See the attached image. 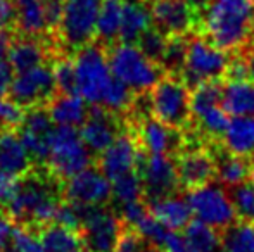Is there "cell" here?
<instances>
[{"instance_id": "cell-50", "label": "cell", "mask_w": 254, "mask_h": 252, "mask_svg": "<svg viewBox=\"0 0 254 252\" xmlns=\"http://www.w3.org/2000/svg\"><path fill=\"white\" fill-rule=\"evenodd\" d=\"M12 42H14L12 30H9V28H0V61H7V55H9Z\"/></svg>"}, {"instance_id": "cell-31", "label": "cell", "mask_w": 254, "mask_h": 252, "mask_svg": "<svg viewBox=\"0 0 254 252\" xmlns=\"http://www.w3.org/2000/svg\"><path fill=\"white\" fill-rule=\"evenodd\" d=\"M189 252H221V232L194 218L182 230Z\"/></svg>"}, {"instance_id": "cell-23", "label": "cell", "mask_w": 254, "mask_h": 252, "mask_svg": "<svg viewBox=\"0 0 254 252\" xmlns=\"http://www.w3.org/2000/svg\"><path fill=\"white\" fill-rule=\"evenodd\" d=\"M147 204L151 207L152 214L168 230H173V232H182L192 221V218H194L190 205L187 202V197L184 199L178 194L157 199V201L147 202Z\"/></svg>"}, {"instance_id": "cell-24", "label": "cell", "mask_w": 254, "mask_h": 252, "mask_svg": "<svg viewBox=\"0 0 254 252\" xmlns=\"http://www.w3.org/2000/svg\"><path fill=\"white\" fill-rule=\"evenodd\" d=\"M221 145L230 154L254 161V118L253 116H234L230 119L223 137Z\"/></svg>"}, {"instance_id": "cell-30", "label": "cell", "mask_w": 254, "mask_h": 252, "mask_svg": "<svg viewBox=\"0 0 254 252\" xmlns=\"http://www.w3.org/2000/svg\"><path fill=\"white\" fill-rule=\"evenodd\" d=\"M121 14H123V0H102L95 38L104 47H111L120 40Z\"/></svg>"}, {"instance_id": "cell-54", "label": "cell", "mask_w": 254, "mask_h": 252, "mask_svg": "<svg viewBox=\"0 0 254 252\" xmlns=\"http://www.w3.org/2000/svg\"><path fill=\"white\" fill-rule=\"evenodd\" d=\"M0 252H2V251H0Z\"/></svg>"}, {"instance_id": "cell-1", "label": "cell", "mask_w": 254, "mask_h": 252, "mask_svg": "<svg viewBox=\"0 0 254 252\" xmlns=\"http://www.w3.org/2000/svg\"><path fill=\"white\" fill-rule=\"evenodd\" d=\"M253 23L254 0H211L199 33L218 49L235 54L251 42Z\"/></svg>"}, {"instance_id": "cell-34", "label": "cell", "mask_w": 254, "mask_h": 252, "mask_svg": "<svg viewBox=\"0 0 254 252\" xmlns=\"http://www.w3.org/2000/svg\"><path fill=\"white\" fill-rule=\"evenodd\" d=\"M113 199L121 205L144 199V183L137 169L113 180Z\"/></svg>"}, {"instance_id": "cell-36", "label": "cell", "mask_w": 254, "mask_h": 252, "mask_svg": "<svg viewBox=\"0 0 254 252\" xmlns=\"http://www.w3.org/2000/svg\"><path fill=\"white\" fill-rule=\"evenodd\" d=\"M166 42H168V37L159 31L156 26H151L147 31L142 33V37L137 40V47L147 55L151 61H154L156 64L163 62V55H164V50H166Z\"/></svg>"}, {"instance_id": "cell-32", "label": "cell", "mask_w": 254, "mask_h": 252, "mask_svg": "<svg viewBox=\"0 0 254 252\" xmlns=\"http://www.w3.org/2000/svg\"><path fill=\"white\" fill-rule=\"evenodd\" d=\"M221 252H254V221L237 219L223 230Z\"/></svg>"}, {"instance_id": "cell-48", "label": "cell", "mask_w": 254, "mask_h": 252, "mask_svg": "<svg viewBox=\"0 0 254 252\" xmlns=\"http://www.w3.org/2000/svg\"><path fill=\"white\" fill-rule=\"evenodd\" d=\"M0 28H16V3L14 0H0Z\"/></svg>"}, {"instance_id": "cell-2", "label": "cell", "mask_w": 254, "mask_h": 252, "mask_svg": "<svg viewBox=\"0 0 254 252\" xmlns=\"http://www.w3.org/2000/svg\"><path fill=\"white\" fill-rule=\"evenodd\" d=\"M192 90L177 74L164 73L149 90L151 116L175 130L187 131L192 126Z\"/></svg>"}, {"instance_id": "cell-3", "label": "cell", "mask_w": 254, "mask_h": 252, "mask_svg": "<svg viewBox=\"0 0 254 252\" xmlns=\"http://www.w3.org/2000/svg\"><path fill=\"white\" fill-rule=\"evenodd\" d=\"M59 202L52 185H49L45 180L30 176L26 182H21L19 192L5 209L17 225L42 228L54 223Z\"/></svg>"}, {"instance_id": "cell-43", "label": "cell", "mask_w": 254, "mask_h": 252, "mask_svg": "<svg viewBox=\"0 0 254 252\" xmlns=\"http://www.w3.org/2000/svg\"><path fill=\"white\" fill-rule=\"evenodd\" d=\"M10 251L12 252H45L38 233L35 235V233L31 232V228H28V226H17L16 228L12 242H10Z\"/></svg>"}, {"instance_id": "cell-39", "label": "cell", "mask_w": 254, "mask_h": 252, "mask_svg": "<svg viewBox=\"0 0 254 252\" xmlns=\"http://www.w3.org/2000/svg\"><path fill=\"white\" fill-rule=\"evenodd\" d=\"M52 67H54V74H56L57 92H59V94L78 95V81H76L74 61L64 57V59H59Z\"/></svg>"}, {"instance_id": "cell-28", "label": "cell", "mask_w": 254, "mask_h": 252, "mask_svg": "<svg viewBox=\"0 0 254 252\" xmlns=\"http://www.w3.org/2000/svg\"><path fill=\"white\" fill-rule=\"evenodd\" d=\"M16 3V30L21 35L38 37L49 33L45 21L44 0H14Z\"/></svg>"}, {"instance_id": "cell-41", "label": "cell", "mask_w": 254, "mask_h": 252, "mask_svg": "<svg viewBox=\"0 0 254 252\" xmlns=\"http://www.w3.org/2000/svg\"><path fill=\"white\" fill-rule=\"evenodd\" d=\"M114 252H161V251H157L156 247L151 246L135 228L125 226L120 239H118L116 247H114Z\"/></svg>"}, {"instance_id": "cell-45", "label": "cell", "mask_w": 254, "mask_h": 252, "mask_svg": "<svg viewBox=\"0 0 254 252\" xmlns=\"http://www.w3.org/2000/svg\"><path fill=\"white\" fill-rule=\"evenodd\" d=\"M21 189V176L0 171V205L7 207Z\"/></svg>"}, {"instance_id": "cell-33", "label": "cell", "mask_w": 254, "mask_h": 252, "mask_svg": "<svg viewBox=\"0 0 254 252\" xmlns=\"http://www.w3.org/2000/svg\"><path fill=\"white\" fill-rule=\"evenodd\" d=\"M187 45H189V35H173V37H168L166 50H164L163 62H161V67L164 69V73L180 76L185 66V57H187Z\"/></svg>"}, {"instance_id": "cell-4", "label": "cell", "mask_w": 254, "mask_h": 252, "mask_svg": "<svg viewBox=\"0 0 254 252\" xmlns=\"http://www.w3.org/2000/svg\"><path fill=\"white\" fill-rule=\"evenodd\" d=\"M107 59L113 76L127 83L137 94L149 92L164 74L163 67L151 61L135 44L116 42L107 47Z\"/></svg>"}, {"instance_id": "cell-52", "label": "cell", "mask_w": 254, "mask_h": 252, "mask_svg": "<svg viewBox=\"0 0 254 252\" xmlns=\"http://www.w3.org/2000/svg\"><path fill=\"white\" fill-rule=\"evenodd\" d=\"M249 180L254 183V166H253V171H251V176H249Z\"/></svg>"}, {"instance_id": "cell-25", "label": "cell", "mask_w": 254, "mask_h": 252, "mask_svg": "<svg viewBox=\"0 0 254 252\" xmlns=\"http://www.w3.org/2000/svg\"><path fill=\"white\" fill-rule=\"evenodd\" d=\"M49 50L44 44H40L38 37H28V35H21V37L14 38L12 45H10L7 61L12 66L14 73H21V71L31 69L47 61Z\"/></svg>"}, {"instance_id": "cell-51", "label": "cell", "mask_w": 254, "mask_h": 252, "mask_svg": "<svg viewBox=\"0 0 254 252\" xmlns=\"http://www.w3.org/2000/svg\"><path fill=\"white\" fill-rule=\"evenodd\" d=\"M239 54L242 55L244 59L246 66H248V71H249V76L251 80H254V42H249L242 50H239Z\"/></svg>"}, {"instance_id": "cell-7", "label": "cell", "mask_w": 254, "mask_h": 252, "mask_svg": "<svg viewBox=\"0 0 254 252\" xmlns=\"http://www.w3.org/2000/svg\"><path fill=\"white\" fill-rule=\"evenodd\" d=\"M228 61H230L228 52L218 49L202 33H192L189 35L187 57L180 76L192 90L202 81L223 78Z\"/></svg>"}, {"instance_id": "cell-40", "label": "cell", "mask_w": 254, "mask_h": 252, "mask_svg": "<svg viewBox=\"0 0 254 252\" xmlns=\"http://www.w3.org/2000/svg\"><path fill=\"white\" fill-rule=\"evenodd\" d=\"M135 230H137V232L140 233V235L144 237L151 246L156 247L157 251H161L164 240H166L168 232H170V230H168L166 226H164L163 223H161L159 219L152 214V212H149V214L145 216V218L142 219L137 226H135Z\"/></svg>"}, {"instance_id": "cell-27", "label": "cell", "mask_w": 254, "mask_h": 252, "mask_svg": "<svg viewBox=\"0 0 254 252\" xmlns=\"http://www.w3.org/2000/svg\"><path fill=\"white\" fill-rule=\"evenodd\" d=\"M221 105L228 116L254 118V80L225 81Z\"/></svg>"}, {"instance_id": "cell-8", "label": "cell", "mask_w": 254, "mask_h": 252, "mask_svg": "<svg viewBox=\"0 0 254 252\" xmlns=\"http://www.w3.org/2000/svg\"><path fill=\"white\" fill-rule=\"evenodd\" d=\"M185 197H187L194 218L201 219L202 223L220 230V232L227 230L239 219L230 190L221 185L220 182L185 192Z\"/></svg>"}, {"instance_id": "cell-38", "label": "cell", "mask_w": 254, "mask_h": 252, "mask_svg": "<svg viewBox=\"0 0 254 252\" xmlns=\"http://www.w3.org/2000/svg\"><path fill=\"white\" fill-rule=\"evenodd\" d=\"M87 209L88 205H81L64 199L63 202H59V207H57L56 216H54V223L80 232L81 225H83L85 214H87Z\"/></svg>"}, {"instance_id": "cell-35", "label": "cell", "mask_w": 254, "mask_h": 252, "mask_svg": "<svg viewBox=\"0 0 254 252\" xmlns=\"http://www.w3.org/2000/svg\"><path fill=\"white\" fill-rule=\"evenodd\" d=\"M135 95H137V92H133L127 83H123V81L114 76L113 81L109 83V87H107L106 94H104L102 102L99 105H104L107 111L114 112V114L116 112H123L130 109Z\"/></svg>"}, {"instance_id": "cell-47", "label": "cell", "mask_w": 254, "mask_h": 252, "mask_svg": "<svg viewBox=\"0 0 254 252\" xmlns=\"http://www.w3.org/2000/svg\"><path fill=\"white\" fill-rule=\"evenodd\" d=\"M16 228H17V223L9 214L0 212V251H7L10 247Z\"/></svg>"}, {"instance_id": "cell-13", "label": "cell", "mask_w": 254, "mask_h": 252, "mask_svg": "<svg viewBox=\"0 0 254 252\" xmlns=\"http://www.w3.org/2000/svg\"><path fill=\"white\" fill-rule=\"evenodd\" d=\"M125 225L104 205H88L81 225V240L88 252H114Z\"/></svg>"}, {"instance_id": "cell-37", "label": "cell", "mask_w": 254, "mask_h": 252, "mask_svg": "<svg viewBox=\"0 0 254 252\" xmlns=\"http://www.w3.org/2000/svg\"><path fill=\"white\" fill-rule=\"evenodd\" d=\"M228 190H230L239 219L254 221V183L251 180H248V182L241 183L237 187H232Z\"/></svg>"}, {"instance_id": "cell-10", "label": "cell", "mask_w": 254, "mask_h": 252, "mask_svg": "<svg viewBox=\"0 0 254 252\" xmlns=\"http://www.w3.org/2000/svg\"><path fill=\"white\" fill-rule=\"evenodd\" d=\"M137 171L144 183V199L147 202L175 195L182 190L175 159L171 155L147 154L142 149L137 161Z\"/></svg>"}, {"instance_id": "cell-42", "label": "cell", "mask_w": 254, "mask_h": 252, "mask_svg": "<svg viewBox=\"0 0 254 252\" xmlns=\"http://www.w3.org/2000/svg\"><path fill=\"white\" fill-rule=\"evenodd\" d=\"M24 107L14 99L0 97V130H14L24 118Z\"/></svg>"}, {"instance_id": "cell-29", "label": "cell", "mask_w": 254, "mask_h": 252, "mask_svg": "<svg viewBox=\"0 0 254 252\" xmlns=\"http://www.w3.org/2000/svg\"><path fill=\"white\" fill-rule=\"evenodd\" d=\"M38 237L45 252H71L83 246L81 233L78 230H71L57 223H49L38 228Z\"/></svg>"}, {"instance_id": "cell-12", "label": "cell", "mask_w": 254, "mask_h": 252, "mask_svg": "<svg viewBox=\"0 0 254 252\" xmlns=\"http://www.w3.org/2000/svg\"><path fill=\"white\" fill-rule=\"evenodd\" d=\"M56 94L57 83L54 67L45 64L16 73L9 90L10 99L26 109L35 105H47L56 97Z\"/></svg>"}, {"instance_id": "cell-11", "label": "cell", "mask_w": 254, "mask_h": 252, "mask_svg": "<svg viewBox=\"0 0 254 252\" xmlns=\"http://www.w3.org/2000/svg\"><path fill=\"white\" fill-rule=\"evenodd\" d=\"M173 159L180 187L184 192L201 189V187L216 182V159H214L211 145L187 144Z\"/></svg>"}, {"instance_id": "cell-26", "label": "cell", "mask_w": 254, "mask_h": 252, "mask_svg": "<svg viewBox=\"0 0 254 252\" xmlns=\"http://www.w3.org/2000/svg\"><path fill=\"white\" fill-rule=\"evenodd\" d=\"M88 102L81 95L59 94L49 102L47 107L54 125L81 126L88 116Z\"/></svg>"}, {"instance_id": "cell-49", "label": "cell", "mask_w": 254, "mask_h": 252, "mask_svg": "<svg viewBox=\"0 0 254 252\" xmlns=\"http://www.w3.org/2000/svg\"><path fill=\"white\" fill-rule=\"evenodd\" d=\"M14 69L9 61H0V97H5L14 80Z\"/></svg>"}, {"instance_id": "cell-9", "label": "cell", "mask_w": 254, "mask_h": 252, "mask_svg": "<svg viewBox=\"0 0 254 252\" xmlns=\"http://www.w3.org/2000/svg\"><path fill=\"white\" fill-rule=\"evenodd\" d=\"M102 0H64V10L57 37L71 50L92 44L97 35V17Z\"/></svg>"}, {"instance_id": "cell-17", "label": "cell", "mask_w": 254, "mask_h": 252, "mask_svg": "<svg viewBox=\"0 0 254 252\" xmlns=\"http://www.w3.org/2000/svg\"><path fill=\"white\" fill-rule=\"evenodd\" d=\"M64 199L81 205H104L113 199V182L101 169L87 168L67 180Z\"/></svg>"}, {"instance_id": "cell-14", "label": "cell", "mask_w": 254, "mask_h": 252, "mask_svg": "<svg viewBox=\"0 0 254 252\" xmlns=\"http://www.w3.org/2000/svg\"><path fill=\"white\" fill-rule=\"evenodd\" d=\"M152 26L166 37L199 33L201 16L190 7L187 0H149Z\"/></svg>"}, {"instance_id": "cell-16", "label": "cell", "mask_w": 254, "mask_h": 252, "mask_svg": "<svg viewBox=\"0 0 254 252\" xmlns=\"http://www.w3.org/2000/svg\"><path fill=\"white\" fill-rule=\"evenodd\" d=\"M54 130L56 126L45 105H35L26 109L23 121L17 126V133L35 161L49 159Z\"/></svg>"}, {"instance_id": "cell-20", "label": "cell", "mask_w": 254, "mask_h": 252, "mask_svg": "<svg viewBox=\"0 0 254 252\" xmlns=\"http://www.w3.org/2000/svg\"><path fill=\"white\" fill-rule=\"evenodd\" d=\"M31 159L17 131L0 130V171L23 178L30 173Z\"/></svg>"}, {"instance_id": "cell-5", "label": "cell", "mask_w": 254, "mask_h": 252, "mask_svg": "<svg viewBox=\"0 0 254 252\" xmlns=\"http://www.w3.org/2000/svg\"><path fill=\"white\" fill-rule=\"evenodd\" d=\"M74 69H76L78 95H81L90 105L101 104L107 87L114 78L107 59V47H104L101 42H92L78 49L74 57Z\"/></svg>"}, {"instance_id": "cell-44", "label": "cell", "mask_w": 254, "mask_h": 252, "mask_svg": "<svg viewBox=\"0 0 254 252\" xmlns=\"http://www.w3.org/2000/svg\"><path fill=\"white\" fill-rule=\"evenodd\" d=\"M149 212H151V207H149L147 201L145 199H138V201L121 205V221H123L125 226L135 228Z\"/></svg>"}, {"instance_id": "cell-21", "label": "cell", "mask_w": 254, "mask_h": 252, "mask_svg": "<svg viewBox=\"0 0 254 252\" xmlns=\"http://www.w3.org/2000/svg\"><path fill=\"white\" fill-rule=\"evenodd\" d=\"M211 149H213L214 159H216V169H218L216 182H220L227 189H232V187H237L241 183L248 182L249 176H251L254 161L241 157V155L230 154L221 144L211 145Z\"/></svg>"}, {"instance_id": "cell-53", "label": "cell", "mask_w": 254, "mask_h": 252, "mask_svg": "<svg viewBox=\"0 0 254 252\" xmlns=\"http://www.w3.org/2000/svg\"><path fill=\"white\" fill-rule=\"evenodd\" d=\"M71 252H88L87 249H76V251H71Z\"/></svg>"}, {"instance_id": "cell-6", "label": "cell", "mask_w": 254, "mask_h": 252, "mask_svg": "<svg viewBox=\"0 0 254 252\" xmlns=\"http://www.w3.org/2000/svg\"><path fill=\"white\" fill-rule=\"evenodd\" d=\"M90 162L92 151L85 145L80 130H76V126L56 125L51 154L47 159L52 175L57 178L69 180L71 176L90 168Z\"/></svg>"}, {"instance_id": "cell-19", "label": "cell", "mask_w": 254, "mask_h": 252, "mask_svg": "<svg viewBox=\"0 0 254 252\" xmlns=\"http://www.w3.org/2000/svg\"><path fill=\"white\" fill-rule=\"evenodd\" d=\"M80 135L83 138L85 145L94 154L95 152L101 154L120 135L118 123L114 121V112L107 111L104 105L99 104H94L92 107H88V116L83 125H81Z\"/></svg>"}, {"instance_id": "cell-18", "label": "cell", "mask_w": 254, "mask_h": 252, "mask_svg": "<svg viewBox=\"0 0 254 252\" xmlns=\"http://www.w3.org/2000/svg\"><path fill=\"white\" fill-rule=\"evenodd\" d=\"M142 147L133 131L130 133H120L116 140L109 145L99 157V169L113 182L121 175L137 169V161L140 155Z\"/></svg>"}, {"instance_id": "cell-22", "label": "cell", "mask_w": 254, "mask_h": 252, "mask_svg": "<svg viewBox=\"0 0 254 252\" xmlns=\"http://www.w3.org/2000/svg\"><path fill=\"white\" fill-rule=\"evenodd\" d=\"M152 26L151 5L149 0H123V14H121L120 42L137 44L144 31Z\"/></svg>"}, {"instance_id": "cell-46", "label": "cell", "mask_w": 254, "mask_h": 252, "mask_svg": "<svg viewBox=\"0 0 254 252\" xmlns=\"http://www.w3.org/2000/svg\"><path fill=\"white\" fill-rule=\"evenodd\" d=\"M45 7V21H47L49 33H56L61 26V19H63V10H64V0H44Z\"/></svg>"}, {"instance_id": "cell-15", "label": "cell", "mask_w": 254, "mask_h": 252, "mask_svg": "<svg viewBox=\"0 0 254 252\" xmlns=\"http://www.w3.org/2000/svg\"><path fill=\"white\" fill-rule=\"evenodd\" d=\"M131 131L137 137L138 145L147 154H163L175 157L185 147L184 131L157 121L154 116L135 118Z\"/></svg>"}]
</instances>
